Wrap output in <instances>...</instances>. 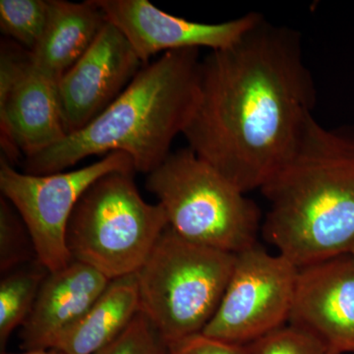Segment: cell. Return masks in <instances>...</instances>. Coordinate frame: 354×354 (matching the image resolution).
I'll return each mask as SVG.
<instances>
[{"label": "cell", "mask_w": 354, "mask_h": 354, "mask_svg": "<svg viewBox=\"0 0 354 354\" xmlns=\"http://www.w3.org/2000/svg\"><path fill=\"white\" fill-rule=\"evenodd\" d=\"M353 255H354V252H353Z\"/></svg>", "instance_id": "603a6c76"}, {"label": "cell", "mask_w": 354, "mask_h": 354, "mask_svg": "<svg viewBox=\"0 0 354 354\" xmlns=\"http://www.w3.org/2000/svg\"><path fill=\"white\" fill-rule=\"evenodd\" d=\"M50 13L51 0H0V29L32 51L43 38Z\"/></svg>", "instance_id": "e0dca14e"}, {"label": "cell", "mask_w": 354, "mask_h": 354, "mask_svg": "<svg viewBox=\"0 0 354 354\" xmlns=\"http://www.w3.org/2000/svg\"><path fill=\"white\" fill-rule=\"evenodd\" d=\"M140 312L136 274L111 279L108 288L51 349L64 354H95L122 334Z\"/></svg>", "instance_id": "9a60e30c"}, {"label": "cell", "mask_w": 354, "mask_h": 354, "mask_svg": "<svg viewBox=\"0 0 354 354\" xmlns=\"http://www.w3.org/2000/svg\"><path fill=\"white\" fill-rule=\"evenodd\" d=\"M316 88L295 30L261 17L201 59L188 148L242 192L262 189L297 151Z\"/></svg>", "instance_id": "6da1fadb"}, {"label": "cell", "mask_w": 354, "mask_h": 354, "mask_svg": "<svg viewBox=\"0 0 354 354\" xmlns=\"http://www.w3.org/2000/svg\"><path fill=\"white\" fill-rule=\"evenodd\" d=\"M106 22L93 0L82 3L51 0L48 28L36 48L30 51L32 65L58 84L87 53Z\"/></svg>", "instance_id": "5bb4252c"}, {"label": "cell", "mask_w": 354, "mask_h": 354, "mask_svg": "<svg viewBox=\"0 0 354 354\" xmlns=\"http://www.w3.org/2000/svg\"><path fill=\"white\" fill-rule=\"evenodd\" d=\"M0 132L2 158L11 165L66 137L57 84L32 65L29 50L8 41L0 50Z\"/></svg>", "instance_id": "9c48e42d"}, {"label": "cell", "mask_w": 354, "mask_h": 354, "mask_svg": "<svg viewBox=\"0 0 354 354\" xmlns=\"http://www.w3.org/2000/svg\"><path fill=\"white\" fill-rule=\"evenodd\" d=\"M48 270L39 260L4 274L0 281V346L3 349L11 334L24 325Z\"/></svg>", "instance_id": "2e32d148"}, {"label": "cell", "mask_w": 354, "mask_h": 354, "mask_svg": "<svg viewBox=\"0 0 354 354\" xmlns=\"http://www.w3.org/2000/svg\"><path fill=\"white\" fill-rule=\"evenodd\" d=\"M146 188L183 239L239 254L258 243L259 207L189 148L169 153L147 174Z\"/></svg>", "instance_id": "277c9868"}, {"label": "cell", "mask_w": 354, "mask_h": 354, "mask_svg": "<svg viewBox=\"0 0 354 354\" xmlns=\"http://www.w3.org/2000/svg\"><path fill=\"white\" fill-rule=\"evenodd\" d=\"M199 50L162 53L144 65L122 94L80 131L25 158L26 174L65 171L91 156L127 153L149 174L165 162L189 120L197 97Z\"/></svg>", "instance_id": "3957f363"}, {"label": "cell", "mask_w": 354, "mask_h": 354, "mask_svg": "<svg viewBox=\"0 0 354 354\" xmlns=\"http://www.w3.org/2000/svg\"><path fill=\"white\" fill-rule=\"evenodd\" d=\"M95 354H169V346L148 317L140 311L122 334Z\"/></svg>", "instance_id": "ffe728a7"}, {"label": "cell", "mask_w": 354, "mask_h": 354, "mask_svg": "<svg viewBox=\"0 0 354 354\" xmlns=\"http://www.w3.org/2000/svg\"><path fill=\"white\" fill-rule=\"evenodd\" d=\"M262 234L297 268L354 252V127L312 118L297 151L261 189Z\"/></svg>", "instance_id": "7a4b0ae2"}, {"label": "cell", "mask_w": 354, "mask_h": 354, "mask_svg": "<svg viewBox=\"0 0 354 354\" xmlns=\"http://www.w3.org/2000/svg\"><path fill=\"white\" fill-rule=\"evenodd\" d=\"M2 354H64L59 351H55V349H46V351H23L20 353H2Z\"/></svg>", "instance_id": "7402d4cb"}, {"label": "cell", "mask_w": 354, "mask_h": 354, "mask_svg": "<svg viewBox=\"0 0 354 354\" xmlns=\"http://www.w3.org/2000/svg\"><path fill=\"white\" fill-rule=\"evenodd\" d=\"M38 260L27 225L11 203L0 199V272L2 274Z\"/></svg>", "instance_id": "ac0fdd59"}, {"label": "cell", "mask_w": 354, "mask_h": 354, "mask_svg": "<svg viewBox=\"0 0 354 354\" xmlns=\"http://www.w3.org/2000/svg\"><path fill=\"white\" fill-rule=\"evenodd\" d=\"M235 254L183 239L167 225L135 272L140 311L167 346L202 334L215 315Z\"/></svg>", "instance_id": "5b68a950"}, {"label": "cell", "mask_w": 354, "mask_h": 354, "mask_svg": "<svg viewBox=\"0 0 354 354\" xmlns=\"http://www.w3.org/2000/svg\"><path fill=\"white\" fill-rule=\"evenodd\" d=\"M144 65L127 38L108 21L87 53L57 84L66 136L80 131L106 111Z\"/></svg>", "instance_id": "30bf717a"}, {"label": "cell", "mask_w": 354, "mask_h": 354, "mask_svg": "<svg viewBox=\"0 0 354 354\" xmlns=\"http://www.w3.org/2000/svg\"><path fill=\"white\" fill-rule=\"evenodd\" d=\"M111 281L95 268L76 260L64 269L48 272L31 313L21 327V348H53L58 337L88 311Z\"/></svg>", "instance_id": "4fadbf2b"}, {"label": "cell", "mask_w": 354, "mask_h": 354, "mask_svg": "<svg viewBox=\"0 0 354 354\" xmlns=\"http://www.w3.org/2000/svg\"><path fill=\"white\" fill-rule=\"evenodd\" d=\"M298 268L259 244L235 254L230 281L202 335L245 346L288 325Z\"/></svg>", "instance_id": "ba28073f"}, {"label": "cell", "mask_w": 354, "mask_h": 354, "mask_svg": "<svg viewBox=\"0 0 354 354\" xmlns=\"http://www.w3.org/2000/svg\"><path fill=\"white\" fill-rule=\"evenodd\" d=\"M245 354H339L295 326H283L245 346Z\"/></svg>", "instance_id": "d6986e66"}, {"label": "cell", "mask_w": 354, "mask_h": 354, "mask_svg": "<svg viewBox=\"0 0 354 354\" xmlns=\"http://www.w3.org/2000/svg\"><path fill=\"white\" fill-rule=\"evenodd\" d=\"M114 171L135 172L132 158L113 152L75 171L34 176L16 171L1 158L0 190L19 213L34 242L39 262L48 272L71 262L66 230L77 203L97 179Z\"/></svg>", "instance_id": "52a82bcc"}, {"label": "cell", "mask_w": 354, "mask_h": 354, "mask_svg": "<svg viewBox=\"0 0 354 354\" xmlns=\"http://www.w3.org/2000/svg\"><path fill=\"white\" fill-rule=\"evenodd\" d=\"M133 176L132 171H114L97 179L67 225L72 259L109 279L138 271L169 225L164 209L142 198Z\"/></svg>", "instance_id": "8992f818"}, {"label": "cell", "mask_w": 354, "mask_h": 354, "mask_svg": "<svg viewBox=\"0 0 354 354\" xmlns=\"http://www.w3.org/2000/svg\"><path fill=\"white\" fill-rule=\"evenodd\" d=\"M290 325L339 354H354V255L298 268Z\"/></svg>", "instance_id": "7c38bea8"}, {"label": "cell", "mask_w": 354, "mask_h": 354, "mask_svg": "<svg viewBox=\"0 0 354 354\" xmlns=\"http://www.w3.org/2000/svg\"><path fill=\"white\" fill-rule=\"evenodd\" d=\"M169 354H245V346L225 344L200 334L169 344Z\"/></svg>", "instance_id": "44dd1931"}, {"label": "cell", "mask_w": 354, "mask_h": 354, "mask_svg": "<svg viewBox=\"0 0 354 354\" xmlns=\"http://www.w3.org/2000/svg\"><path fill=\"white\" fill-rule=\"evenodd\" d=\"M93 1L127 38L144 64L160 53L227 48L262 17L258 13H247L236 19L209 24L171 15L148 0Z\"/></svg>", "instance_id": "8fae6325"}]
</instances>
